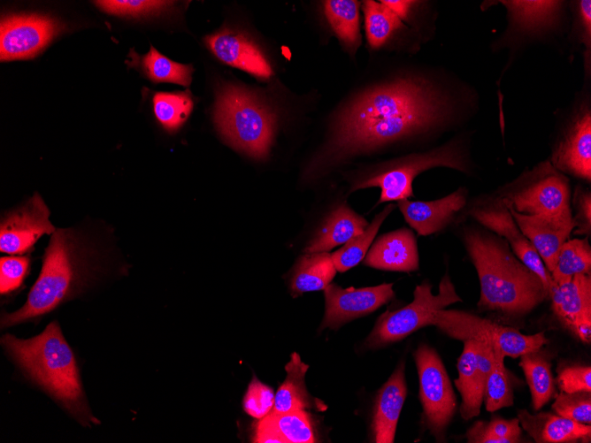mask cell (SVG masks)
Returning a JSON list of instances; mask_svg holds the SVG:
<instances>
[{"label":"cell","instance_id":"1","mask_svg":"<svg viewBox=\"0 0 591 443\" xmlns=\"http://www.w3.org/2000/svg\"><path fill=\"white\" fill-rule=\"evenodd\" d=\"M449 112L446 95L425 79L400 77L372 86L337 112L319 167L426 132Z\"/></svg>","mask_w":591,"mask_h":443},{"label":"cell","instance_id":"2","mask_svg":"<svg viewBox=\"0 0 591 443\" xmlns=\"http://www.w3.org/2000/svg\"><path fill=\"white\" fill-rule=\"evenodd\" d=\"M464 245L479 277L480 309L517 318L549 297L540 278L516 257L503 238L470 229L464 233Z\"/></svg>","mask_w":591,"mask_h":443},{"label":"cell","instance_id":"3","mask_svg":"<svg viewBox=\"0 0 591 443\" xmlns=\"http://www.w3.org/2000/svg\"><path fill=\"white\" fill-rule=\"evenodd\" d=\"M1 343L26 376L81 424H99L87 404L74 354L57 322L29 339L4 334Z\"/></svg>","mask_w":591,"mask_h":443},{"label":"cell","instance_id":"4","mask_svg":"<svg viewBox=\"0 0 591 443\" xmlns=\"http://www.w3.org/2000/svg\"><path fill=\"white\" fill-rule=\"evenodd\" d=\"M92 250L76 231L56 229L26 302L19 309L4 314L1 327L8 328L45 315L80 293L95 271Z\"/></svg>","mask_w":591,"mask_h":443},{"label":"cell","instance_id":"5","mask_svg":"<svg viewBox=\"0 0 591 443\" xmlns=\"http://www.w3.org/2000/svg\"><path fill=\"white\" fill-rule=\"evenodd\" d=\"M276 113L251 89L224 83L214 106L217 129L234 149L263 160L268 156L276 126Z\"/></svg>","mask_w":591,"mask_h":443},{"label":"cell","instance_id":"6","mask_svg":"<svg viewBox=\"0 0 591 443\" xmlns=\"http://www.w3.org/2000/svg\"><path fill=\"white\" fill-rule=\"evenodd\" d=\"M438 166L466 171L464 157L457 143H449L428 152L389 161L357 180L351 187V191L376 187L381 191L378 204L390 201L399 202L413 195L412 182L419 173Z\"/></svg>","mask_w":591,"mask_h":443},{"label":"cell","instance_id":"7","mask_svg":"<svg viewBox=\"0 0 591 443\" xmlns=\"http://www.w3.org/2000/svg\"><path fill=\"white\" fill-rule=\"evenodd\" d=\"M431 325L456 340H474L496 346L505 356L512 358L538 350L549 341L544 332L526 335L514 327L463 310L438 309L432 315Z\"/></svg>","mask_w":591,"mask_h":443},{"label":"cell","instance_id":"8","mask_svg":"<svg viewBox=\"0 0 591 443\" xmlns=\"http://www.w3.org/2000/svg\"><path fill=\"white\" fill-rule=\"evenodd\" d=\"M461 301L448 274L442 277L437 294H433L428 283L418 285L410 304L387 311L378 318L365 344L376 348L401 340L419 328L430 325L434 311Z\"/></svg>","mask_w":591,"mask_h":443},{"label":"cell","instance_id":"9","mask_svg":"<svg viewBox=\"0 0 591 443\" xmlns=\"http://www.w3.org/2000/svg\"><path fill=\"white\" fill-rule=\"evenodd\" d=\"M419 380V400L423 420L437 440L444 432L457 409V398L451 382L437 352L421 344L414 353Z\"/></svg>","mask_w":591,"mask_h":443},{"label":"cell","instance_id":"10","mask_svg":"<svg viewBox=\"0 0 591 443\" xmlns=\"http://www.w3.org/2000/svg\"><path fill=\"white\" fill-rule=\"evenodd\" d=\"M545 169L539 178L506 194L502 200L518 213L574 229L568 180L550 164H545Z\"/></svg>","mask_w":591,"mask_h":443},{"label":"cell","instance_id":"11","mask_svg":"<svg viewBox=\"0 0 591 443\" xmlns=\"http://www.w3.org/2000/svg\"><path fill=\"white\" fill-rule=\"evenodd\" d=\"M0 30V58L4 62L35 57L63 30V25L46 15L12 14L2 18Z\"/></svg>","mask_w":591,"mask_h":443},{"label":"cell","instance_id":"12","mask_svg":"<svg viewBox=\"0 0 591 443\" xmlns=\"http://www.w3.org/2000/svg\"><path fill=\"white\" fill-rule=\"evenodd\" d=\"M55 230L47 205L35 193L24 204L3 216L0 250L11 255L24 254L31 250L42 235L52 234Z\"/></svg>","mask_w":591,"mask_h":443},{"label":"cell","instance_id":"13","mask_svg":"<svg viewBox=\"0 0 591 443\" xmlns=\"http://www.w3.org/2000/svg\"><path fill=\"white\" fill-rule=\"evenodd\" d=\"M464 348L457 360L458 377L454 384L461 395L459 412L469 420L480 413L484 389L494 363L493 346L474 340H464Z\"/></svg>","mask_w":591,"mask_h":443},{"label":"cell","instance_id":"14","mask_svg":"<svg viewBox=\"0 0 591 443\" xmlns=\"http://www.w3.org/2000/svg\"><path fill=\"white\" fill-rule=\"evenodd\" d=\"M324 292L326 309L321 329H337L350 320L368 315L395 297L392 283L363 288H342L329 284Z\"/></svg>","mask_w":591,"mask_h":443},{"label":"cell","instance_id":"15","mask_svg":"<svg viewBox=\"0 0 591 443\" xmlns=\"http://www.w3.org/2000/svg\"><path fill=\"white\" fill-rule=\"evenodd\" d=\"M552 311L562 325L585 344L591 341V275L576 274L568 282L553 284Z\"/></svg>","mask_w":591,"mask_h":443},{"label":"cell","instance_id":"16","mask_svg":"<svg viewBox=\"0 0 591 443\" xmlns=\"http://www.w3.org/2000/svg\"><path fill=\"white\" fill-rule=\"evenodd\" d=\"M211 53L223 63L239 68L259 80L273 73L265 54L245 33L223 27L204 38Z\"/></svg>","mask_w":591,"mask_h":443},{"label":"cell","instance_id":"17","mask_svg":"<svg viewBox=\"0 0 591 443\" xmlns=\"http://www.w3.org/2000/svg\"><path fill=\"white\" fill-rule=\"evenodd\" d=\"M465 203L466 191L459 188L434 201L401 200L398 206L411 227L426 236L445 227Z\"/></svg>","mask_w":591,"mask_h":443},{"label":"cell","instance_id":"18","mask_svg":"<svg viewBox=\"0 0 591 443\" xmlns=\"http://www.w3.org/2000/svg\"><path fill=\"white\" fill-rule=\"evenodd\" d=\"M367 266L392 271L410 272L418 269L416 238L411 229L400 228L381 235L365 257Z\"/></svg>","mask_w":591,"mask_h":443},{"label":"cell","instance_id":"19","mask_svg":"<svg viewBox=\"0 0 591 443\" xmlns=\"http://www.w3.org/2000/svg\"><path fill=\"white\" fill-rule=\"evenodd\" d=\"M406 395L404 363H401L377 394L372 424L374 442H394Z\"/></svg>","mask_w":591,"mask_h":443},{"label":"cell","instance_id":"20","mask_svg":"<svg viewBox=\"0 0 591 443\" xmlns=\"http://www.w3.org/2000/svg\"><path fill=\"white\" fill-rule=\"evenodd\" d=\"M519 424L536 443L590 442L591 426L560 416L556 413H529L526 409L518 412Z\"/></svg>","mask_w":591,"mask_h":443},{"label":"cell","instance_id":"21","mask_svg":"<svg viewBox=\"0 0 591 443\" xmlns=\"http://www.w3.org/2000/svg\"><path fill=\"white\" fill-rule=\"evenodd\" d=\"M554 165L576 177L591 179V116L585 112L553 153Z\"/></svg>","mask_w":591,"mask_h":443},{"label":"cell","instance_id":"22","mask_svg":"<svg viewBox=\"0 0 591 443\" xmlns=\"http://www.w3.org/2000/svg\"><path fill=\"white\" fill-rule=\"evenodd\" d=\"M254 442L313 443V426L304 409L270 412L257 424Z\"/></svg>","mask_w":591,"mask_h":443},{"label":"cell","instance_id":"23","mask_svg":"<svg viewBox=\"0 0 591 443\" xmlns=\"http://www.w3.org/2000/svg\"><path fill=\"white\" fill-rule=\"evenodd\" d=\"M506 207L522 233L533 245L547 270L551 273L559 249L568 240L573 228L562 226L538 217L518 213L512 208L507 205Z\"/></svg>","mask_w":591,"mask_h":443},{"label":"cell","instance_id":"24","mask_svg":"<svg viewBox=\"0 0 591 443\" xmlns=\"http://www.w3.org/2000/svg\"><path fill=\"white\" fill-rule=\"evenodd\" d=\"M309 365L302 362L297 353H293L285 366L287 377L274 395L271 412L282 413L297 409H311L325 410L326 405L307 391L304 378Z\"/></svg>","mask_w":591,"mask_h":443},{"label":"cell","instance_id":"25","mask_svg":"<svg viewBox=\"0 0 591 443\" xmlns=\"http://www.w3.org/2000/svg\"><path fill=\"white\" fill-rule=\"evenodd\" d=\"M368 223L346 205L336 208L304 248L307 254L326 252L361 234Z\"/></svg>","mask_w":591,"mask_h":443},{"label":"cell","instance_id":"26","mask_svg":"<svg viewBox=\"0 0 591 443\" xmlns=\"http://www.w3.org/2000/svg\"><path fill=\"white\" fill-rule=\"evenodd\" d=\"M520 357L526 383L530 389L532 406L534 411L540 410L556 393V382L551 370L549 353L542 348L526 353Z\"/></svg>","mask_w":591,"mask_h":443},{"label":"cell","instance_id":"27","mask_svg":"<svg viewBox=\"0 0 591 443\" xmlns=\"http://www.w3.org/2000/svg\"><path fill=\"white\" fill-rule=\"evenodd\" d=\"M127 64L139 69L149 80L155 83L169 82L188 87L192 80L193 67L177 63L158 52L153 46L144 55L131 50Z\"/></svg>","mask_w":591,"mask_h":443},{"label":"cell","instance_id":"28","mask_svg":"<svg viewBox=\"0 0 591 443\" xmlns=\"http://www.w3.org/2000/svg\"><path fill=\"white\" fill-rule=\"evenodd\" d=\"M336 273L331 255L311 253L302 256L293 271L290 291L294 296L306 292L324 290Z\"/></svg>","mask_w":591,"mask_h":443},{"label":"cell","instance_id":"29","mask_svg":"<svg viewBox=\"0 0 591 443\" xmlns=\"http://www.w3.org/2000/svg\"><path fill=\"white\" fill-rule=\"evenodd\" d=\"M359 5L355 0H327L323 2L324 13L332 30L344 46L354 54L361 43Z\"/></svg>","mask_w":591,"mask_h":443},{"label":"cell","instance_id":"30","mask_svg":"<svg viewBox=\"0 0 591 443\" xmlns=\"http://www.w3.org/2000/svg\"><path fill=\"white\" fill-rule=\"evenodd\" d=\"M576 274L591 275V247L587 237L567 240L560 248L550 275L553 284L568 282Z\"/></svg>","mask_w":591,"mask_h":443},{"label":"cell","instance_id":"31","mask_svg":"<svg viewBox=\"0 0 591 443\" xmlns=\"http://www.w3.org/2000/svg\"><path fill=\"white\" fill-rule=\"evenodd\" d=\"M493 349L495 359L486 381L483 397L488 412H495L514 403L512 384L504 365L505 355L496 346H493Z\"/></svg>","mask_w":591,"mask_h":443},{"label":"cell","instance_id":"32","mask_svg":"<svg viewBox=\"0 0 591 443\" xmlns=\"http://www.w3.org/2000/svg\"><path fill=\"white\" fill-rule=\"evenodd\" d=\"M469 443H519L525 442L518 418L506 419L493 416L489 421L478 420L466 431Z\"/></svg>","mask_w":591,"mask_h":443},{"label":"cell","instance_id":"33","mask_svg":"<svg viewBox=\"0 0 591 443\" xmlns=\"http://www.w3.org/2000/svg\"><path fill=\"white\" fill-rule=\"evenodd\" d=\"M363 11L367 42L372 49L382 47L403 27L402 20L381 2L365 1Z\"/></svg>","mask_w":591,"mask_h":443},{"label":"cell","instance_id":"34","mask_svg":"<svg viewBox=\"0 0 591 443\" xmlns=\"http://www.w3.org/2000/svg\"><path fill=\"white\" fill-rule=\"evenodd\" d=\"M393 209V204L388 205L361 234L353 237L342 248L331 255L336 271L344 272L356 266L365 257L380 226Z\"/></svg>","mask_w":591,"mask_h":443},{"label":"cell","instance_id":"35","mask_svg":"<svg viewBox=\"0 0 591 443\" xmlns=\"http://www.w3.org/2000/svg\"><path fill=\"white\" fill-rule=\"evenodd\" d=\"M154 114L167 131L179 129L186 121L193 109L190 92H157L152 98Z\"/></svg>","mask_w":591,"mask_h":443},{"label":"cell","instance_id":"36","mask_svg":"<svg viewBox=\"0 0 591 443\" xmlns=\"http://www.w3.org/2000/svg\"><path fill=\"white\" fill-rule=\"evenodd\" d=\"M514 20L521 27L535 29L551 23L560 2L556 1H503Z\"/></svg>","mask_w":591,"mask_h":443},{"label":"cell","instance_id":"37","mask_svg":"<svg viewBox=\"0 0 591 443\" xmlns=\"http://www.w3.org/2000/svg\"><path fill=\"white\" fill-rule=\"evenodd\" d=\"M102 11L118 16L133 18L158 16L173 10V1L105 0L96 1Z\"/></svg>","mask_w":591,"mask_h":443},{"label":"cell","instance_id":"38","mask_svg":"<svg viewBox=\"0 0 591 443\" xmlns=\"http://www.w3.org/2000/svg\"><path fill=\"white\" fill-rule=\"evenodd\" d=\"M551 408L560 416L584 424H591V392H560L555 394Z\"/></svg>","mask_w":591,"mask_h":443},{"label":"cell","instance_id":"39","mask_svg":"<svg viewBox=\"0 0 591 443\" xmlns=\"http://www.w3.org/2000/svg\"><path fill=\"white\" fill-rule=\"evenodd\" d=\"M273 404L272 389L254 377L244 396V410L251 416L261 419L271 412Z\"/></svg>","mask_w":591,"mask_h":443},{"label":"cell","instance_id":"40","mask_svg":"<svg viewBox=\"0 0 591 443\" xmlns=\"http://www.w3.org/2000/svg\"><path fill=\"white\" fill-rule=\"evenodd\" d=\"M29 258L25 256H3L0 259V292L5 294L20 286L28 270Z\"/></svg>","mask_w":591,"mask_h":443},{"label":"cell","instance_id":"41","mask_svg":"<svg viewBox=\"0 0 591 443\" xmlns=\"http://www.w3.org/2000/svg\"><path fill=\"white\" fill-rule=\"evenodd\" d=\"M556 382L561 392H591L590 365L572 364L558 370Z\"/></svg>","mask_w":591,"mask_h":443},{"label":"cell","instance_id":"42","mask_svg":"<svg viewBox=\"0 0 591 443\" xmlns=\"http://www.w3.org/2000/svg\"><path fill=\"white\" fill-rule=\"evenodd\" d=\"M576 215L572 217L576 234L590 235L591 231V196L588 192H579L575 199Z\"/></svg>","mask_w":591,"mask_h":443},{"label":"cell","instance_id":"43","mask_svg":"<svg viewBox=\"0 0 591 443\" xmlns=\"http://www.w3.org/2000/svg\"><path fill=\"white\" fill-rule=\"evenodd\" d=\"M388 9H390L401 20L407 19L411 7L415 1H398V0H382L380 1Z\"/></svg>","mask_w":591,"mask_h":443},{"label":"cell","instance_id":"44","mask_svg":"<svg viewBox=\"0 0 591 443\" xmlns=\"http://www.w3.org/2000/svg\"><path fill=\"white\" fill-rule=\"evenodd\" d=\"M579 12L581 16V21L585 32H587V37L590 40L591 33V2L589 0L580 1L579 2Z\"/></svg>","mask_w":591,"mask_h":443}]
</instances>
